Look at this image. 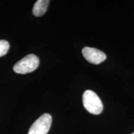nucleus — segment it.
Returning a JSON list of instances; mask_svg holds the SVG:
<instances>
[{
  "instance_id": "1",
  "label": "nucleus",
  "mask_w": 134,
  "mask_h": 134,
  "mask_svg": "<svg viewBox=\"0 0 134 134\" xmlns=\"http://www.w3.org/2000/svg\"><path fill=\"white\" fill-rule=\"evenodd\" d=\"M83 103L85 108L93 114H99L103 110V104L99 97L91 90L84 92Z\"/></svg>"
},
{
  "instance_id": "2",
  "label": "nucleus",
  "mask_w": 134,
  "mask_h": 134,
  "mask_svg": "<svg viewBox=\"0 0 134 134\" xmlns=\"http://www.w3.org/2000/svg\"><path fill=\"white\" fill-rule=\"evenodd\" d=\"M39 65V59L36 55L29 54L22 58L13 67L14 72L19 74H26L36 70Z\"/></svg>"
},
{
  "instance_id": "3",
  "label": "nucleus",
  "mask_w": 134,
  "mask_h": 134,
  "mask_svg": "<svg viewBox=\"0 0 134 134\" xmlns=\"http://www.w3.org/2000/svg\"><path fill=\"white\" fill-rule=\"evenodd\" d=\"M52 121V119L49 114H43L34 122L28 134H47L51 127Z\"/></svg>"
},
{
  "instance_id": "4",
  "label": "nucleus",
  "mask_w": 134,
  "mask_h": 134,
  "mask_svg": "<svg viewBox=\"0 0 134 134\" xmlns=\"http://www.w3.org/2000/svg\"><path fill=\"white\" fill-rule=\"evenodd\" d=\"M82 53L85 59L93 64L98 65L106 59V55L95 48L85 47L82 50Z\"/></svg>"
},
{
  "instance_id": "5",
  "label": "nucleus",
  "mask_w": 134,
  "mask_h": 134,
  "mask_svg": "<svg viewBox=\"0 0 134 134\" xmlns=\"http://www.w3.org/2000/svg\"><path fill=\"white\" fill-rule=\"evenodd\" d=\"M50 1L48 0H38L34 6L32 13L36 17L42 16L46 13Z\"/></svg>"
},
{
  "instance_id": "6",
  "label": "nucleus",
  "mask_w": 134,
  "mask_h": 134,
  "mask_svg": "<svg viewBox=\"0 0 134 134\" xmlns=\"http://www.w3.org/2000/svg\"><path fill=\"white\" fill-rule=\"evenodd\" d=\"M9 49V42L6 40H0V57L6 55Z\"/></svg>"
},
{
  "instance_id": "7",
  "label": "nucleus",
  "mask_w": 134,
  "mask_h": 134,
  "mask_svg": "<svg viewBox=\"0 0 134 134\" xmlns=\"http://www.w3.org/2000/svg\"><path fill=\"white\" fill-rule=\"evenodd\" d=\"M132 134H134V132H133V133H132Z\"/></svg>"
}]
</instances>
